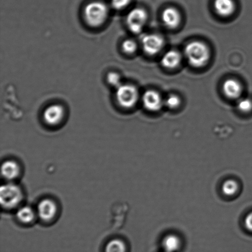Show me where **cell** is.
<instances>
[{
  "label": "cell",
  "instance_id": "ffe728a7",
  "mask_svg": "<svg viewBox=\"0 0 252 252\" xmlns=\"http://www.w3.org/2000/svg\"><path fill=\"white\" fill-rule=\"evenodd\" d=\"M180 103H181V100H180L179 96L175 95V94L169 95L164 101V105L167 106V108H172V109L179 107Z\"/></svg>",
  "mask_w": 252,
  "mask_h": 252
},
{
  "label": "cell",
  "instance_id": "cb8c5ba5",
  "mask_svg": "<svg viewBox=\"0 0 252 252\" xmlns=\"http://www.w3.org/2000/svg\"><path fill=\"white\" fill-rule=\"evenodd\" d=\"M244 223H245L246 228L249 231H252V212L247 216Z\"/></svg>",
  "mask_w": 252,
  "mask_h": 252
},
{
  "label": "cell",
  "instance_id": "3957f363",
  "mask_svg": "<svg viewBox=\"0 0 252 252\" xmlns=\"http://www.w3.org/2000/svg\"><path fill=\"white\" fill-rule=\"evenodd\" d=\"M23 199V194L19 186L8 182L0 188V202L5 209H12L19 206Z\"/></svg>",
  "mask_w": 252,
  "mask_h": 252
},
{
  "label": "cell",
  "instance_id": "277c9868",
  "mask_svg": "<svg viewBox=\"0 0 252 252\" xmlns=\"http://www.w3.org/2000/svg\"><path fill=\"white\" fill-rule=\"evenodd\" d=\"M139 97L137 88L131 84L122 83L116 88L115 98L118 105L125 108L135 106Z\"/></svg>",
  "mask_w": 252,
  "mask_h": 252
},
{
  "label": "cell",
  "instance_id": "d6986e66",
  "mask_svg": "<svg viewBox=\"0 0 252 252\" xmlns=\"http://www.w3.org/2000/svg\"><path fill=\"white\" fill-rule=\"evenodd\" d=\"M122 48L123 51L127 55L134 54L137 49V44L132 39H126L123 42Z\"/></svg>",
  "mask_w": 252,
  "mask_h": 252
},
{
  "label": "cell",
  "instance_id": "603a6c76",
  "mask_svg": "<svg viewBox=\"0 0 252 252\" xmlns=\"http://www.w3.org/2000/svg\"><path fill=\"white\" fill-rule=\"evenodd\" d=\"M131 0H111V4L115 9L122 10L130 4Z\"/></svg>",
  "mask_w": 252,
  "mask_h": 252
},
{
  "label": "cell",
  "instance_id": "9c48e42d",
  "mask_svg": "<svg viewBox=\"0 0 252 252\" xmlns=\"http://www.w3.org/2000/svg\"><path fill=\"white\" fill-rule=\"evenodd\" d=\"M143 105L150 112H158L164 105L161 96L155 90H147L142 96Z\"/></svg>",
  "mask_w": 252,
  "mask_h": 252
},
{
  "label": "cell",
  "instance_id": "5b68a950",
  "mask_svg": "<svg viewBox=\"0 0 252 252\" xmlns=\"http://www.w3.org/2000/svg\"><path fill=\"white\" fill-rule=\"evenodd\" d=\"M147 19V11L141 7H135L128 12L126 16V24L133 34H139L144 28Z\"/></svg>",
  "mask_w": 252,
  "mask_h": 252
},
{
  "label": "cell",
  "instance_id": "7c38bea8",
  "mask_svg": "<svg viewBox=\"0 0 252 252\" xmlns=\"http://www.w3.org/2000/svg\"><path fill=\"white\" fill-rule=\"evenodd\" d=\"M214 9L221 17H229L235 11L236 5L233 0H215Z\"/></svg>",
  "mask_w": 252,
  "mask_h": 252
},
{
  "label": "cell",
  "instance_id": "52a82bcc",
  "mask_svg": "<svg viewBox=\"0 0 252 252\" xmlns=\"http://www.w3.org/2000/svg\"><path fill=\"white\" fill-rule=\"evenodd\" d=\"M65 116V109L60 105H52L46 108L43 113V119L47 125L56 126L63 122Z\"/></svg>",
  "mask_w": 252,
  "mask_h": 252
},
{
  "label": "cell",
  "instance_id": "6da1fadb",
  "mask_svg": "<svg viewBox=\"0 0 252 252\" xmlns=\"http://www.w3.org/2000/svg\"><path fill=\"white\" fill-rule=\"evenodd\" d=\"M109 12L108 7L104 2L95 1L86 5L84 9L83 16L89 26L98 28L107 22Z\"/></svg>",
  "mask_w": 252,
  "mask_h": 252
},
{
  "label": "cell",
  "instance_id": "44dd1931",
  "mask_svg": "<svg viewBox=\"0 0 252 252\" xmlns=\"http://www.w3.org/2000/svg\"><path fill=\"white\" fill-rule=\"evenodd\" d=\"M237 108L242 112H249L252 109V101L248 98H241L237 103Z\"/></svg>",
  "mask_w": 252,
  "mask_h": 252
},
{
  "label": "cell",
  "instance_id": "5bb4252c",
  "mask_svg": "<svg viewBox=\"0 0 252 252\" xmlns=\"http://www.w3.org/2000/svg\"><path fill=\"white\" fill-rule=\"evenodd\" d=\"M182 60L181 54L175 50H170L164 54L161 59V65L164 68L173 69L177 68Z\"/></svg>",
  "mask_w": 252,
  "mask_h": 252
},
{
  "label": "cell",
  "instance_id": "7402d4cb",
  "mask_svg": "<svg viewBox=\"0 0 252 252\" xmlns=\"http://www.w3.org/2000/svg\"><path fill=\"white\" fill-rule=\"evenodd\" d=\"M107 82L109 85L117 88L122 84V77L119 73L112 72L107 76Z\"/></svg>",
  "mask_w": 252,
  "mask_h": 252
},
{
  "label": "cell",
  "instance_id": "7a4b0ae2",
  "mask_svg": "<svg viewBox=\"0 0 252 252\" xmlns=\"http://www.w3.org/2000/svg\"><path fill=\"white\" fill-rule=\"evenodd\" d=\"M185 55L190 65L200 68L208 63L211 52L206 44L200 41H193L185 47Z\"/></svg>",
  "mask_w": 252,
  "mask_h": 252
},
{
  "label": "cell",
  "instance_id": "4fadbf2b",
  "mask_svg": "<svg viewBox=\"0 0 252 252\" xmlns=\"http://www.w3.org/2000/svg\"><path fill=\"white\" fill-rule=\"evenodd\" d=\"M21 169L18 164L14 160H7L1 165V172L4 179L13 180L19 176Z\"/></svg>",
  "mask_w": 252,
  "mask_h": 252
},
{
  "label": "cell",
  "instance_id": "ba28073f",
  "mask_svg": "<svg viewBox=\"0 0 252 252\" xmlns=\"http://www.w3.org/2000/svg\"><path fill=\"white\" fill-rule=\"evenodd\" d=\"M57 212L58 207L55 202L51 199L42 200L37 207V214L43 221H51L55 218Z\"/></svg>",
  "mask_w": 252,
  "mask_h": 252
},
{
  "label": "cell",
  "instance_id": "2e32d148",
  "mask_svg": "<svg viewBox=\"0 0 252 252\" xmlns=\"http://www.w3.org/2000/svg\"><path fill=\"white\" fill-rule=\"evenodd\" d=\"M162 246L165 252H175L180 247V240L174 234H169L163 239Z\"/></svg>",
  "mask_w": 252,
  "mask_h": 252
},
{
  "label": "cell",
  "instance_id": "9a60e30c",
  "mask_svg": "<svg viewBox=\"0 0 252 252\" xmlns=\"http://www.w3.org/2000/svg\"><path fill=\"white\" fill-rule=\"evenodd\" d=\"M16 216L21 223L29 224L32 223L35 218V212L31 207L24 206L18 209Z\"/></svg>",
  "mask_w": 252,
  "mask_h": 252
},
{
  "label": "cell",
  "instance_id": "30bf717a",
  "mask_svg": "<svg viewBox=\"0 0 252 252\" xmlns=\"http://www.w3.org/2000/svg\"><path fill=\"white\" fill-rule=\"evenodd\" d=\"M163 23L169 29L176 28L181 22L180 12L174 7L165 9L162 14Z\"/></svg>",
  "mask_w": 252,
  "mask_h": 252
},
{
  "label": "cell",
  "instance_id": "8992f818",
  "mask_svg": "<svg viewBox=\"0 0 252 252\" xmlns=\"http://www.w3.org/2000/svg\"><path fill=\"white\" fill-rule=\"evenodd\" d=\"M142 44L143 51L148 55H155L159 53L164 45L162 37L157 34H146L142 37Z\"/></svg>",
  "mask_w": 252,
  "mask_h": 252
},
{
  "label": "cell",
  "instance_id": "e0dca14e",
  "mask_svg": "<svg viewBox=\"0 0 252 252\" xmlns=\"http://www.w3.org/2000/svg\"><path fill=\"white\" fill-rule=\"evenodd\" d=\"M221 190L224 195L228 197H232L238 192L239 184L235 180H226L222 185Z\"/></svg>",
  "mask_w": 252,
  "mask_h": 252
},
{
  "label": "cell",
  "instance_id": "8fae6325",
  "mask_svg": "<svg viewBox=\"0 0 252 252\" xmlns=\"http://www.w3.org/2000/svg\"><path fill=\"white\" fill-rule=\"evenodd\" d=\"M223 91L226 97L234 100L241 96L243 88L238 80L229 78L224 81Z\"/></svg>",
  "mask_w": 252,
  "mask_h": 252
},
{
  "label": "cell",
  "instance_id": "ac0fdd59",
  "mask_svg": "<svg viewBox=\"0 0 252 252\" xmlns=\"http://www.w3.org/2000/svg\"><path fill=\"white\" fill-rule=\"evenodd\" d=\"M105 252H126V246L120 239H113L105 247Z\"/></svg>",
  "mask_w": 252,
  "mask_h": 252
}]
</instances>
